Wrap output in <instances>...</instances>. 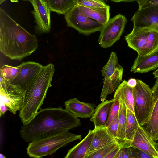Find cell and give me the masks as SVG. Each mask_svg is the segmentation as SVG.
<instances>
[{
	"mask_svg": "<svg viewBox=\"0 0 158 158\" xmlns=\"http://www.w3.org/2000/svg\"><path fill=\"white\" fill-rule=\"evenodd\" d=\"M19 66V73L10 83L19 86L25 90L44 66L31 61L22 62Z\"/></svg>",
	"mask_w": 158,
	"mask_h": 158,
	"instance_id": "8fae6325",
	"label": "cell"
},
{
	"mask_svg": "<svg viewBox=\"0 0 158 158\" xmlns=\"http://www.w3.org/2000/svg\"><path fill=\"white\" fill-rule=\"evenodd\" d=\"M93 130H89L84 139L68 150L65 158H85L93 137Z\"/></svg>",
	"mask_w": 158,
	"mask_h": 158,
	"instance_id": "ffe728a7",
	"label": "cell"
},
{
	"mask_svg": "<svg viewBox=\"0 0 158 158\" xmlns=\"http://www.w3.org/2000/svg\"><path fill=\"white\" fill-rule=\"evenodd\" d=\"M0 158H6V157L3 154L0 153Z\"/></svg>",
	"mask_w": 158,
	"mask_h": 158,
	"instance_id": "b9f144b4",
	"label": "cell"
},
{
	"mask_svg": "<svg viewBox=\"0 0 158 158\" xmlns=\"http://www.w3.org/2000/svg\"><path fill=\"white\" fill-rule=\"evenodd\" d=\"M127 84L129 86L133 88L135 87L137 85V80L133 78H130L127 81Z\"/></svg>",
	"mask_w": 158,
	"mask_h": 158,
	"instance_id": "74e56055",
	"label": "cell"
},
{
	"mask_svg": "<svg viewBox=\"0 0 158 158\" xmlns=\"http://www.w3.org/2000/svg\"><path fill=\"white\" fill-rule=\"evenodd\" d=\"M118 113V127L117 133L116 141L121 147H125L126 128L127 107L121 101Z\"/></svg>",
	"mask_w": 158,
	"mask_h": 158,
	"instance_id": "cb8c5ba5",
	"label": "cell"
},
{
	"mask_svg": "<svg viewBox=\"0 0 158 158\" xmlns=\"http://www.w3.org/2000/svg\"><path fill=\"white\" fill-rule=\"evenodd\" d=\"M153 141L158 140V96L154 104L148 121L141 126Z\"/></svg>",
	"mask_w": 158,
	"mask_h": 158,
	"instance_id": "7402d4cb",
	"label": "cell"
},
{
	"mask_svg": "<svg viewBox=\"0 0 158 158\" xmlns=\"http://www.w3.org/2000/svg\"><path fill=\"white\" fill-rule=\"evenodd\" d=\"M140 126L135 114L127 108L125 147L131 146L135 133Z\"/></svg>",
	"mask_w": 158,
	"mask_h": 158,
	"instance_id": "603a6c76",
	"label": "cell"
},
{
	"mask_svg": "<svg viewBox=\"0 0 158 158\" xmlns=\"http://www.w3.org/2000/svg\"><path fill=\"white\" fill-rule=\"evenodd\" d=\"M64 104L67 110L78 118L84 119L90 118L96 107L94 103L82 102L76 98L68 100Z\"/></svg>",
	"mask_w": 158,
	"mask_h": 158,
	"instance_id": "5bb4252c",
	"label": "cell"
},
{
	"mask_svg": "<svg viewBox=\"0 0 158 158\" xmlns=\"http://www.w3.org/2000/svg\"><path fill=\"white\" fill-rule=\"evenodd\" d=\"M93 131V137L87 154L106 146L117 142L106 127H94Z\"/></svg>",
	"mask_w": 158,
	"mask_h": 158,
	"instance_id": "9a60e30c",
	"label": "cell"
},
{
	"mask_svg": "<svg viewBox=\"0 0 158 158\" xmlns=\"http://www.w3.org/2000/svg\"><path fill=\"white\" fill-rule=\"evenodd\" d=\"M154 144L156 148L158 151V143H156L154 141Z\"/></svg>",
	"mask_w": 158,
	"mask_h": 158,
	"instance_id": "60d3db41",
	"label": "cell"
},
{
	"mask_svg": "<svg viewBox=\"0 0 158 158\" xmlns=\"http://www.w3.org/2000/svg\"><path fill=\"white\" fill-rule=\"evenodd\" d=\"M153 74L154 75V78H158V69L154 71L153 73Z\"/></svg>",
	"mask_w": 158,
	"mask_h": 158,
	"instance_id": "ab89813d",
	"label": "cell"
},
{
	"mask_svg": "<svg viewBox=\"0 0 158 158\" xmlns=\"http://www.w3.org/2000/svg\"><path fill=\"white\" fill-rule=\"evenodd\" d=\"M113 98L124 103L127 108L134 114V100L133 88L129 86L127 81L123 80L115 90Z\"/></svg>",
	"mask_w": 158,
	"mask_h": 158,
	"instance_id": "d6986e66",
	"label": "cell"
},
{
	"mask_svg": "<svg viewBox=\"0 0 158 158\" xmlns=\"http://www.w3.org/2000/svg\"><path fill=\"white\" fill-rule=\"evenodd\" d=\"M38 48L37 38L0 8V51L11 60H20Z\"/></svg>",
	"mask_w": 158,
	"mask_h": 158,
	"instance_id": "7a4b0ae2",
	"label": "cell"
},
{
	"mask_svg": "<svg viewBox=\"0 0 158 158\" xmlns=\"http://www.w3.org/2000/svg\"><path fill=\"white\" fill-rule=\"evenodd\" d=\"M127 20L125 17L119 14L110 19L100 31L99 44L104 48L112 46L120 39Z\"/></svg>",
	"mask_w": 158,
	"mask_h": 158,
	"instance_id": "ba28073f",
	"label": "cell"
},
{
	"mask_svg": "<svg viewBox=\"0 0 158 158\" xmlns=\"http://www.w3.org/2000/svg\"><path fill=\"white\" fill-rule=\"evenodd\" d=\"M112 1H113L115 2H131L134 1H137L140 0H111Z\"/></svg>",
	"mask_w": 158,
	"mask_h": 158,
	"instance_id": "f35d334b",
	"label": "cell"
},
{
	"mask_svg": "<svg viewBox=\"0 0 158 158\" xmlns=\"http://www.w3.org/2000/svg\"><path fill=\"white\" fill-rule=\"evenodd\" d=\"M64 18L68 27L84 35L100 31L104 26L84 14L77 5L64 15Z\"/></svg>",
	"mask_w": 158,
	"mask_h": 158,
	"instance_id": "52a82bcc",
	"label": "cell"
},
{
	"mask_svg": "<svg viewBox=\"0 0 158 158\" xmlns=\"http://www.w3.org/2000/svg\"><path fill=\"white\" fill-rule=\"evenodd\" d=\"M120 147L121 146L120 145L117 147L107 155L105 157V158H115V157L118 153Z\"/></svg>",
	"mask_w": 158,
	"mask_h": 158,
	"instance_id": "d590c367",
	"label": "cell"
},
{
	"mask_svg": "<svg viewBox=\"0 0 158 158\" xmlns=\"http://www.w3.org/2000/svg\"><path fill=\"white\" fill-rule=\"evenodd\" d=\"M137 2L138 10L158 6V0H140Z\"/></svg>",
	"mask_w": 158,
	"mask_h": 158,
	"instance_id": "d6a6232c",
	"label": "cell"
},
{
	"mask_svg": "<svg viewBox=\"0 0 158 158\" xmlns=\"http://www.w3.org/2000/svg\"><path fill=\"white\" fill-rule=\"evenodd\" d=\"M115 158H133L131 146H121Z\"/></svg>",
	"mask_w": 158,
	"mask_h": 158,
	"instance_id": "4dcf8cb0",
	"label": "cell"
},
{
	"mask_svg": "<svg viewBox=\"0 0 158 158\" xmlns=\"http://www.w3.org/2000/svg\"><path fill=\"white\" fill-rule=\"evenodd\" d=\"M123 72L122 67L118 64L113 75L109 78L103 79V85L100 96L101 101L106 100L107 96L116 90L122 81Z\"/></svg>",
	"mask_w": 158,
	"mask_h": 158,
	"instance_id": "e0dca14e",
	"label": "cell"
},
{
	"mask_svg": "<svg viewBox=\"0 0 158 158\" xmlns=\"http://www.w3.org/2000/svg\"><path fill=\"white\" fill-rule=\"evenodd\" d=\"M158 67V49L151 54L144 56H138L130 71L134 73H145Z\"/></svg>",
	"mask_w": 158,
	"mask_h": 158,
	"instance_id": "2e32d148",
	"label": "cell"
},
{
	"mask_svg": "<svg viewBox=\"0 0 158 158\" xmlns=\"http://www.w3.org/2000/svg\"><path fill=\"white\" fill-rule=\"evenodd\" d=\"M119 145H120L117 142L110 144L87 154L85 158H105Z\"/></svg>",
	"mask_w": 158,
	"mask_h": 158,
	"instance_id": "4316f807",
	"label": "cell"
},
{
	"mask_svg": "<svg viewBox=\"0 0 158 158\" xmlns=\"http://www.w3.org/2000/svg\"><path fill=\"white\" fill-rule=\"evenodd\" d=\"M125 39L128 46L136 51L138 56L148 55L158 49V26H133Z\"/></svg>",
	"mask_w": 158,
	"mask_h": 158,
	"instance_id": "5b68a950",
	"label": "cell"
},
{
	"mask_svg": "<svg viewBox=\"0 0 158 158\" xmlns=\"http://www.w3.org/2000/svg\"><path fill=\"white\" fill-rule=\"evenodd\" d=\"M120 102L118 100L114 99L113 104L110 110L106 123L107 127L110 124L112 120L118 114L119 110Z\"/></svg>",
	"mask_w": 158,
	"mask_h": 158,
	"instance_id": "f546056e",
	"label": "cell"
},
{
	"mask_svg": "<svg viewBox=\"0 0 158 158\" xmlns=\"http://www.w3.org/2000/svg\"><path fill=\"white\" fill-rule=\"evenodd\" d=\"M151 89L155 101L158 96V78H157Z\"/></svg>",
	"mask_w": 158,
	"mask_h": 158,
	"instance_id": "e575fe53",
	"label": "cell"
},
{
	"mask_svg": "<svg viewBox=\"0 0 158 158\" xmlns=\"http://www.w3.org/2000/svg\"><path fill=\"white\" fill-rule=\"evenodd\" d=\"M0 116L2 117L4 114L8 110V109L6 106L3 103H0Z\"/></svg>",
	"mask_w": 158,
	"mask_h": 158,
	"instance_id": "8d00e7d4",
	"label": "cell"
},
{
	"mask_svg": "<svg viewBox=\"0 0 158 158\" xmlns=\"http://www.w3.org/2000/svg\"><path fill=\"white\" fill-rule=\"evenodd\" d=\"M106 0V1H107V0Z\"/></svg>",
	"mask_w": 158,
	"mask_h": 158,
	"instance_id": "f6af8a7d",
	"label": "cell"
},
{
	"mask_svg": "<svg viewBox=\"0 0 158 158\" xmlns=\"http://www.w3.org/2000/svg\"><path fill=\"white\" fill-rule=\"evenodd\" d=\"M20 70L19 65L16 67L3 65L0 68V77L10 82L18 74Z\"/></svg>",
	"mask_w": 158,
	"mask_h": 158,
	"instance_id": "83f0119b",
	"label": "cell"
},
{
	"mask_svg": "<svg viewBox=\"0 0 158 158\" xmlns=\"http://www.w3.org/2000/svg\"><path fill=\"white\" fill-rule=\"evenodd\" d=\"M118 113L112 120L110 124L108 127H106L116 140L117 137V133L118 127Z\"/></svg>",
	"mask_w": 158,
	"mask_h": 158,
	"instance_id": "1f68e13d",
	"label": "cell"
},
{
	"mask_svg": "<svg viewBox=\"0 0 158 158\" xmlns=\"http://www.w3.org/2000/svg\"><path fill=\"white\" fill-rule=\"evenodd\" d=\"M77 5L84 14L103 25L110 19V7L108 5L103 8H91Z\"/></svg>",
	"mask_w": 158,
	"mask_h": 158,
	"instance_id": "44dd1931",
	"label": "cell"
},
{
	"mask_svg": "<svg viewBox=\"0 0 158 158\" xmlns=\"http://www.w3.org/2000/svg\"><path fill=\"white\" fill-rule=\"evenodd\" d=\"M136 86L133 88L134 100V112L140 126L149 120L154 104L152 89L140 80H137Z\"/></svg>",
	"mask_w": 158,
	"mask_h": 158,
	"instance_id": "8992f818",
	"label": "cell"
},
{
	"mask_svg": "<svg viewBox=\"0 0 158 158\" xmlns=\"http://www.w3.org/2000/svg\"><path fill=\"white\" fill-rule=\"evenodd\" d=\"M55 72L53 64L44 66L25 90L19 117L23 124L29 122L40 109L51 84Z\"/></svg>",
	"mask_w": 158,
	"mask_h": 158,
	"instance_id": "3957f363",
	"label": "cell"
},
{
	"mask_svg": "<svg viewBox=\"0 0 158 158\" xmlns=\"http://www.w3.org/2000/svg\"><path fill=\"white\" fill-rule=\"evenodd\" d=\"M25 90L0 77V102L4 104L8 111L15 114L23 105Z\"/></svg>",
	"mask_w": 158,
	"mask_h": 158,
	"instance_id": "9c48e42d",
	"label": "cell"
},
{
	"mask_svg": "<svg viewBox=\"0 0 158 158\" xmlns=\"http://www.w3.org/2000/svg\"><path fill=\"white\" fill-rule=\"evenodd\" d=\"M6 0H0V4H1Z\"/></svg>",
	"mask_w": 158,
	"mask_h": 158,
	"instance_id": "ee69618b",
	"label": "cell"
},
{
	"mask_svg": "<svg viewBox=\"0 0 158 158\" xmlns=\"http://www.w3.org/2000/svg\"><path fill=\"white\" fill-rule=\"evenodd\" d=\"M29 2L32 5V11L36 25L35 27V32L38 34L48 33L50 31V7L46 0H23Z\"/></svg>",
	"mask_w": 158,
	"mask_h": 158,
	"instance_id": "30bf717a",
	"label": "cell"
},
{
	"mask_svg": "<svg viewBox=\"0 0 158 158\" xmlns=\"http://www.w3.org/2000/svg\"><path fill=\"white\" fill-rule=\"evenodd\" d=\"M154 141L140 126L135 133L131 146L142 150L153 158H158V151L154 146Z\"/></svg>",
	"mask_w": 158,
	"mask_h": 158,
	"instance_id": "4fadbf2b",
	"label": "cell"
},
{
	"mask_svg": "<svg viewBox=\"0 0 158 158\" xmlns=\"http://www.w3.org/2000/svg\"><path fill=\"white\" fill-rule=\"evenodd\" d=\"M77 140H81V135L64 131L29 143L26 152L31 158H41L51 155L61 148Z\"/></svg>",
	"mask_w": 158,
	"mask_h": 158,
	"instance_id": "277c9868",
	"label": "cell"
},
{
	"mask_svg": "<svg viewBox=\"0 0 158 158\" xmlns=\"http://www.w3.org/2000/svg\"><path fill=\"white\" fill-rule=\"evenodd\" d=\"M131 148L133 158H153L151 156L138 148L132 147Z\"/></svg>",
	"mask_w": 158,
	"mask_h": 158,
	"instance_id": "836d02e7",
	"label": "cell"
},
{
	"mask_svg": "<svg viewBox=\"0 0 158 158\" xmlns=\"http://www.w3.org/2000/svg\"><path fill=\"white\" fill-rule=\"evenodd\" d=\"M80 120L61 107L40 109L27 123L23 124L19 133L23 140L31 142L81 126Z\"/></svg>",
	"mask_w": 158,
	"mask_h": 158,
	"instance_id": "6da1fadb",
	"label": "cell"
},
{
	"mask_svg": "<svg viewBox=\"0 0 158 158\" xmlns=\"http://www.w3.org/2000/svg\"><path fill=\"white\" fill-rule=\"evenodd\" d=\"M76 5L91 8H103L108 5L103 0H76Z\"/></svg>",
	"mask_w": 158,
	"mask_h": 158,
	"instance_id": "f1b7e54d",
	"label": "cell"
},
{
	"mask_svg": "<svg viewBox=\"0 0 158 158\" xmlns=\"http://www.w3.org/2000/svg\"><path fill=\"white\" fill-rule=\"evenodd\" d=\"M118 64L117 55L115 52H112L107 62L101 70L103 79H107L113 75Z\"/></svg>",
	"mask_w": 158,
	"mask_h": 158,
	"instance_id": "484cf974",
	"label": "cell"
},
{
	"mask_svg": "<svg viewBox=\"0 0 158 158\" xmlns=\"http://www.w3.org/2000/svg\"><path fill=\"white\" fill-rule=\"evenodd\" d=\"M10 1L11 2H18V0H10Z\"/></svg>",
	"mask_w": 158,
	"mask_h": 158,
	"instance_id": "7bdbcfd3",
	"label": "cell"
},
{
	"mask_svg": "<svg viewBox=\"0 0 158 158\" xmlns=\"http://www.w3.org/2000/svg\"><path fill=\"white\" fill-rule=\"evenodd\" d=\"M114 99L106 100L102 102L96 107L94 112L90 118L94 127H106V123Z\"/></svg>",
	"mask_w": 158,
	"mask_h": 158,
	"instance_id": "ac0fdd59",
	"label": "cell"
},
{
	"mask_svg": "<svg viewBox=\"0 0 158 158\" xmlns=\"http://www.w3.org/2000/svg\"><path fill=\"white\" fill-rule=\"evenodd\" d=\"M51 11L65 15L75 5L76 0H46Z\"/></svg>",
	"mask_w": 158,
	"mask_h": 158,
	"instance_id": "d4e9b609",
	"label": "cell"
},
{
	"mask_svg": "<svg viewBox=\"0 0 158 158\" xmlns=\"http://www.w3.org/2000/svg\"><path fill=\"white\" fill-rule=\"evenodd\" d=\"M131 20L134 27L158 26V6L138 10Z\"/></svg>",
	"mask_w": 158,
	"mask_h": 158,
	"instance_id": "7c38bea8",
	"label": "cell"
}]
</instances>
